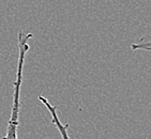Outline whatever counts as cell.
<instances>
[{
  "label": "cell",
  "mask_w": 151,
  "mask_h": 139,
  "mask_svg": "<svg viewBox=\"0 0 151 139\" xmlns=\"http://www.w3.org/2000/svg\"><path fill=\"white\" fill-rule=\"evenodd\" d=\"M32 39L31 33H25L24 31H19L17 34L18 43V59H17V69H16V78L14 80V91H13V102H12L11 116H10L6 133L3 139H18L17 128L19 123V107H20V88L23 81V71L25 58L27 52H29V40Z\"/></svg>",
  "instance_id": "1"
},
{
  "label": "cell",
  "mask_w": 151,
  "mask_h": 139,
  "mask_svg": "<svg viewBox=\"0 0 151 139\" xmlns=\"http://www.w3.org/2000/svg\"><path fill=\"white\" fill-rule=\"evenodd\" d=\"M38 100L44 105V106H45V107H46V109L50 111V117H52V124L57 128L58 132L60 133L61 138L62 139H71L70 136H69V133H68V128H69V125L68 124L64 125L61 123L60 119H59V117H58V113H57V108H56L54 105L50 104V102H48V100H47L45 96L39 95Z\"/></svg>",
  "instance_id": "2"
},
{
  "label": "cell",
  "mask_w": 151,
  "mask_h": 139,
  "mask_svg": "<svg viewBox=\"0 0 151 139\" xmlns=\"http://www.w3.org/2000/svg\"><path fill=\"white\" fill-rule=\"evenodd\" d=\"M132 49L133 50H137V49H145L147 52L150 50V43L149 42H146V43H142V44H133L132 45Z\"/></svg>",
  "instance_id": "3"
}]
</instances>
